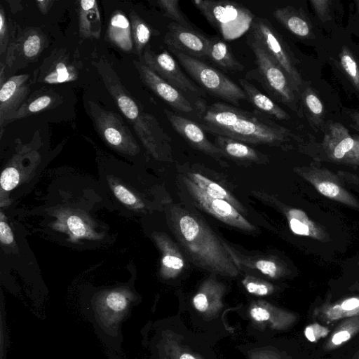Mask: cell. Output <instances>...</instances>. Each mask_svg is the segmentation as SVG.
Masks as SVG:
<instances>
[{"label":"cell","mask_w":359,"mask_h":359,"mask_svg":"<svg viewBox=\"0 0 359 359\" xmlns=\"http://www.w3.org/2000/svg\"><path fill=\"white\" fill-rule=\"evenodd\" d=\"M194 104L197 123L212 135L271 147L283 146L294 137L290 129L257 109L249 111L222 102Z\"/></svg>","instance_id":"obj_1"},{"label":"cell","mask_w":359,"mask_h":359,"mask_svg":"<svg viewBox=\"0 0 359 359\" xmlns=\"http://www.w3.org/2000/svg\"><path fill=\"white\" fill-rule=\"evenodd\" d=\"M171 229L191 262L215 274L234 278L240 269L220 238L197 215L174 206L170 210Z\"/></svg>","instance_id":"obj_2"},{"label":"cell","mask_w":359,"mask_h":359,"mask_svg":"<svg viewBox=\"0 0 359 359\" xmlns=\"http://www.w3.org/2000/svg\"><path fill=\"white\" fill-rule=\"evenodd\" d=\"M107 91L120 111L133 126L144 147L156 159L169 160L171 157V138L156 117L144 111L122 83L116 72L104 57L92 62Z\"/></svg>","instance_id":"obj_3"},{"label":"cell","mask_w":359,"mask_h":359,"mask_svg":"<svg viewBox=\"0 0 359 359\" xmlns=\"http://www.w3.org/2000/svg\"><path fill=\"white\" fill-rule=\"evenodd\" d=\"M192 3L224 41L243 36L255 18L251 11L234 1L194 0Z\"/></svg>","instance_id":"obj_4"},{"label":"cell","mask_w":359,"mask_h":359,"mask_svg":"<svg viewBox=\"0 0 359 359\" xmlns=\"http://www.w3.org/2000/svg\"><path fill=\"white\" fill-rule=\"evenodd\" d=\"M179 63L205 90L229 104L238 107L248 97L238 84L205 61L183 53H174Z\"/></svg>","instance_id":"obj_5"},{"label":"cell","mask_w":359,"mask_h":359,"mask_svg":"<svg viewBox=\"0 0 359 359\" xmlns=\"http://www.w3.org/2000/svg\"><path fill=\"white\" fill-rule=\"evenodd\" d=\"M247 43L255 58L258 79L275 99L296 109L294 106L296 90L287 75L279 64L266 52L262 45L249 34Z\"/></svg>","instance_id":"obj_6"},{"label":"cell","mask_w":359,"mask_h":359,"mask_svg":"<svg viewBox=\"0 0 359 359\" xmlns=\"http://www.w3.org/2000/svg\"><path fill=\"white\" fill-rule=\"evenodd\" d=\"M87 104L95 130L108 145L128 154L138 153L139 146L120 114L104 109L90 100Z\"/></svg>","instance_id":"obj_7"},{"label":"cell","mask_w":359,"mask_h":359,"mask_svg":"<svg viewBox=\"0 0 359 359\" xmlns=\"http://www.w3.org/2000/svg\"><path fill=\"white\" fill-rule=\"evenodd\" d=\"M249 34L257 39L283 68L296 90L302 84L301 76L279 34L266 18L255 17Z\"/></svg>","instance_id":"obj_8"},{"label":"cell","mask_w":359,"mask_h":359,"mask_svg":"<svg viewBox=\"0 0 359 359\" xmlns=\"http://www.w3.org/2000/svg\"><path fill=\"white\" fill-rule=\"evenodd\" d=\"M142 57L144 65L180 91L196 96H205V91L184 74L177 62L168 51L156 53L147 48Z\"/></svg>","instance_id":"obj_9"},{"label":"cell","mask_w":359,"mask_h":359,"mask_svg":"<svg viewBox=\"0 0 359 359\" xmlns=\"http://www.w3.org/2000/svg\"><path fill=\"white\" fill-rule=\"evenodd\" d=\"M183 181L195 203L204 211L232 227L255 231V226L229 202L210 197L188 177H184Z\"/></svg>","instance_id":"obj_10"},{"label":"cell","mask_w":359,"mask_h":359,"mask_svg":"<svg viewBox=\"0 0 359 359\" xmlns=\"http://www.w3.org/2000/svg\"><path fill=\"white\" fill-rule=\"evenodd\" d=\"M294 171L323 196L352 208H359L358 201L345 189L337 176L328 169L311 165L297 167Z\"/></svg>","instance_id":"obj_11"},{"label":"cell","mask_w":359,"mask_h":359,"mask_svg":"<svg viewBox=\"0 0 359 359\" xmlns=\"http://www.w3.org/2000/svg\"><path fill=\"white\" fill-rule=\"evenodd\" d=\"M133 64L141 81L175 110L184 114L195 113V104H192L182 91L165 81L142 61L133 60Z\"/></svg>","instance_id":"obj_12"},{"label":"cell","mask_w":359,"mask_h":359,"mask_svg":"<svg viewBox=\"0 0 359 359\" xmlns=\"http://www.w3.org/2000/svg\"><path fill=\"white\" fill-rule=\"evenodd\" d=\"M168 29L164 42L171 52L205 60L208 37L199 29L187 28L174 22L168 25Z\"/></svg>","instance_id":"obj_13"},{"label":"cell","mask_w":359,"mask_h":359,"mask_svg":"<svg viewBox=\"0 0 359 359\" xmlns=\"http://www.w3.org/2000/svg\"><path fill=\"white\" fill-rule=\"evenodd\" d=\"M29 74L15 75L1 85L0 128L13 121L17 111L26 102L30 91Z\"/></svg>","instance_id":"obj_14"},{"label":"cell","mask_w":359,"mask_h":359,"mask_svg":"<svg viewBox=\"0 0 359 359\" xmlns=\"http://www.w3.org/2000/svg\"><path fill=\"white\" fill-rule=\"evenodd\" d=\"M164 114L173 129L191 147L217 161L225 157L222 150L208 140L204 129L197 122L168 109H164Z\"/></svg>","instance_id":"obj_15"},{"label":"cell","mask_w":359,"mask_h":359,"mask_svg":"<svg viewBox=\"0 0 359 359\" xmlns=\"http://www.w3.org/2000/svg\"><path fill=\"white\" fill-rule=\"evenodd\" d=\"M355 144V138L339 122L330 124L322 142L323 148L330 160L344 164H346Z\"/></svg>","instance_id":"obj_16"},{"label":"cell","mask_w":359,"mask_h":359,"mask_svg":"<svg viewBox=\"0 0 359 359\" xmlns=\"http://www.w3.org/2000/svg\"><path fill=\"white\" fill-rule=\"evenodd\" d=\"M78 77L77 68L73 65L69 56L62 50H56L44 60L39 72L38 80L49 84L72 81Z\"/></svg>","instance_id":"obj_17"},{"label":"cell","mask_w":359,"mask_h":359,"mask_svg":"<svg viewBox=\"0 0 359 359\" xmlns=\"http://www.w3.org/2000/svg\"><path fill=\"white\" fill-rule=\"evenodd\" d=\"M228 253L236 266L260 272L274 279L285 276L287 269L284 264L274 256H246L236 250L224 241Z\"/></svg>","instance_id":"obj_18"},{"label":"cell","mask_w":359,"mask_h":359,"mask_svg":"<svg viewBox=\"0 0 359 359\" xmlns=\"http://www.w3.org/2000/svg\"><path fill=\"white\" fill-rule=\"evenodd\" d=\"M154 239L161 252V276L165 279L177 277L185 265L184 256L178 245L165 233L155 232Z\"/></svg>","instance_id":"obj_19"},{"label":"cell","mask_w":359,"mask_h":359,"mask_svg":"<svg viewBox=\"0 0 359 359\" xmlns=\"http://www.w3.org/2000/svg\"><path fill=\"white\" fill-rule=\"evenodd\" d=\"M313 316L329 324L334 321L359 316V295L348 297L316 307Z\"/></svg>","instance_id":"obj_20"},{"label":"cell","mask_w":359,"mask_h":359,"mask_svg":"<svg viewBox=\"0 0 359 359\" xmlns=\"http://www.w3.org/2000/svg\"><path fill=\"white\" fill-rule=\"evenodd\" d=\"M250 314L255 321L259 323H268L272 328L276 330H285L297 320V316L294 313L264 301L255 302L250 308Z\"/></svg>","instance_id":"obj_21"},{"label":"cell","mask_w":359,"mask_h":359,"mask_svg":"<svg viewBox=\"0 0 359 359\" xmlns=\"http://www.w3.org/2000/svg\"><path fill=\"white\" fill-rule=\"evenodd\" d=\"M285 216L290 230L297 235L327 242L330 236L325 229L311 220L302 210L289 208L285 210Z\"/></svg>","instance_id":"obj_22"},{"label":"cell","mask_w":359,"mask_h":359,"mask_svg":"<svg viewBox=\"0 0 359 359\" xmlns=\"http://www.w3.org/2000/svg\"><path fill=\"white\" fill-rule=\"evenodd\" d=\"M79 31L82 39H98L101 32V16L95 0H83L78 3Z\"/></svg>","instance_id":"obj_23"},{"label":"cell","mask_w":359,"mask_h":359,"mask_svg":"<svg viewBox=\"0 0 359 359\" xmlns=\"http://www.w3.org/2000/svg\"><path fill=\"white\" fill-rule=\"evenodd\" d=\"M205 60L226 70L239 72L244 66L235 57L231 48L223 39L209 36Z\"/></svg>","instance_id":"obj_24"},{"label":"cell","mask_w":359,"mask_h":359,"mask_svg":"<svg viewBox=\"0 0 359 359\" xmlns=\"http://www.w3.org/2000/svg\"><path fill=\"white\" fill-rule=\"evenodd\" d=\"M106 40L123 51L130 52L133 49L130 22L119 11H115L110 18Z\"/></svg>","instance_id":"obj_25"},{"label":"cell","mask_w":359,"mask_h":359,"mask_svg":"<svg viewBox=\"0 0 359 359\" xmlns=\"http://www.w3.org/2000/svg\"><path fill=\"white\" fill-rule=\"evenodd\" d=\"M224 291L222 283L212 278L206 279L193 297L194 306L201 313L216 311L222 306Z\"/></svg>","instance_id":"obj_26"},{"label":"cell","mask_w":359,"mask_h":359,"mask_svg":"<svg viewBox=\"0 0 359 359\" xmlns=\"http://www.w3.org/2000/svg\"><path fill=\"white\" fill-rule=\"evenodd\" d=\"M239 83L248 97V102H250L257 110L269 117H273L278 120L284 121L290 118L289 114L284 109L259 91L247 79H239Z\"/></svg>","instance_id":"obj_27"},{"label":"cell","mask_w":359,"mask_h":359,"mask_svg":"<svg viewBox=\"0 0 359 359\" xmlns=\"http://www.w3.org/2000/svg\"><path fill=\"white\" fill-rule=\"evenodd\" d=\"M215 144L220 148L225 156L255 163H266V155L250 147L249 144L230 137L217 135Z\"/></svg>","instance_id":"obj_28"},{"label":"cell","mask_w":359,"mask_h":359,"mask_svg":"<svg viewBox=\"0 0 359 359\" xmlns=\"http://www.w3.org/2000/svg\"><path fill=\"white\" fill-rule=\"evenodd\" d=\"M275 19L294 35L308 37L311 33V25L306 18L292 6L278 8L273 12Z\"/></svg>","instance_id":"obj_29"},{"label":"cell","mask_w":359,"mask_h":359,"mask_svg":"<svg viewBox=\"0 0 359 359\" xmlns=\"http://www.w3.org/2000/svg\"><path fill=\"white\" fill-rule=\"evenodd\" d=\"M188 177L210 197L226 201L241 214H247L248 212L244 205L217 182L197 172L188 173Z\"/></svg>","instance_id":"obj_30"},{"label":"cell","mask_w":359,"mask_h":359,"mask_svg":"<svg viewBox=\"0 0 359 359\" xmlns=\"http://www.w3.org/2000/svg\"><path fill=\"white\" fill-rule=\"evenodd\" d=\"M359 333V316L343 319L332 330L324 343L326 351L338 348Z\"/></svg>","instance_id":"obj_31"},{"label":"cell","mask_w":359,"mask_h":359,"mask_svg":"<svg viewBox=\"0 0 359 359\" xmlns=\"http://www.w3.org/2000/svg\"><path fill=\"white\" fill-rule=\"evenodd\" d=\"M128 304L129 299L123 292L113 291L104 298L99 312L104 323L111 324L122 316Z\"/></svg>","instance_id":"obj_32"},{"label":"cell","mask_w":359,"mask_h":359,"mask_svg":"<svg viewBox=\"0 0 359 359\" xmlns=\"http://www.w3.org/2000/svg\"><path fill=\"white\" fill-rule=\"evenodd\" d=\"M60 102L61 99L53 92L32 96L19 109L13 121L49 109Z\"/></svg>","instance_id":"obj_33"},{"label":"cell","mask_w":359,"mask_h":359,"mask_svg":"<svg viewBox=\"0 0 359 359\" xmlns=\"http://www.w3.org/2000/svg\"><path fill=\"white\" fill-rule=\"evenodd\" d=\"M45 44V37L36 29H30L22 36L15 47H19L27 60H34L40 54Z\"/></svg>","instance_id":"obj_34"},{"label":"cell","mask_w":359,"mask_h":359,"mask_svg":"<svg viewBox=\"0 0 359 359\" xmlns=\"http://www.w3.org/2000/svg\"><path fill=\"white\" fill-rule=\"evenodd\" d=\"M131 33L135 50L142 56L149 42L151 31L148 25L134 11L130 14Z\"/></svg>","instance_id":"obj_35"},{"label":"cell","mask_w":359,"mask_h":359,"mask_svg":"<svg viewBox=\"0 0 359 359\" xmlns=\"http://www.w3.org/2000/svg\"><path fill=\"white\" fill-rule=\"evenodd\" d=\"M179 3V0H159L155 2L163 14L174 22L187 28L198 29L181 11Z\"/></svg>","instance_id":"obj_36"},{"label":"cell","mask_w":359,"mask_h":359,"mask_svg":"<svg viewBox=\"0 0 359 359\" xmlns=\"http://www.w3.org/2000/svg\"><path fill=\"white\" fill-rule=\"evenodd\" d=\"M242 283L249 293L257 296L271 294L275 290L270 283L250 275L243 279Z\"/></svg>","instance_id":"obj_37"},{"label":"cell","mask_w":359,"mask_h":359,"mask_svg":"<svg viewBox=\"0 0 359 359\" xmlns=\"http://www.w3.org/2000/svg\"><path fill=\"white\" fill-rule=\"evenodd\" d=\"M341 65L354 86L359 90V67L348 48H344L340 53Z\"/></svg>","instance_id":"obj_38"},{"label":"cell","mask_w":359,"mask_h":359,"mask_svg":"<svg viewBox=\"0 0 359 359\" xmlns=\"http://www.w3.org/2000/svg\"><path fill=\"white\" fill-rule=\"evenodd\" d=\"M304 102L311 115L320 118L323 113V105L320 100L310 88L303 94Z\"/></svg>","instance_id":"obj_39"},{"label":"cell","mask_w":359,"mask_h":359,"mask_svg":"<svg viewBox=\"0 0 359 359\" xmlns=\"http://www.w3.org/2000/svg\"><path fill=\"white\" fill-rule=\"evenodd\" d=\"M20 180V175L18 170L14 167L5 168L1 175V186L5 191H11L15 188Z\"/></svg>","instance_id":"obj_40"},{"label":"cell","mask_w":359,"mask_h":359,"mask_svg":"<svg viewBox=\"0 0 359 359\" xmlns=\"http://www.w3.org/2000/svg\"><path fill=\"white\" fill-rule=\"evenodd\" d=\"M113 190L115 196L123 203L136 208L142 207V205L138 204L137 198L123 186L116 184L113 187Z\"/></svg>","instance_id":"obj_41"},{"label":"cell","mask_w":359,"mask_h":359,"mask_svg":"<svg viewBox=\"0 0 359 359\" xmlns=\"http://www.w3.org/2000/svg\"><path fill=\"white\" fill-rule=\"evenodd\" d=\"M8 27L4 10H0V50L1 54L7 51L8 43Z\"/></svg>","instance_id":"obj_42"},{"label":"cell","mask_w":359,"mask_h":359,"mask_svg":"<svg viewBox=\"0 0 359 359\" xmlns=\"http://www.w3.org/2000/svg\"><path fill=\"white\" fill-rule=\"evenodd\" d=\"M69 231L75 237H82L86 233V229L82 219L76 215L70 216L67 219Z\"/></svg>","instance_id":"obj_43"},{"label":"cell","mask_w":359,"mask_h":359,"mask_svg":"<svg viewBox=\"0 0 359 359\" xmlns=\"http://www.w3.org/2000/svg\"><path fill=\"white\" fill-rule=\"evenodd\" d=\"M331 1L328 0H313L311 1L316 13L319 18L323 22L328 20L330 15V4Z\"/></svg>","instance_id":"obj_44"},{"label":"cell","mask_w":359,"mask_h":359,"mask_svg":"<svg viewBox=\"0 0 359 359\" xmlns=\"http://www.w3.org/2000/svg\"><path fill=\"white\" fill-rule=\"evenodd\" d=\"M0 240L4 244H11L13 241V232L7 223L1 220Z\"/></svg>","instance_id":"obj_45"},{"label":"cell","mask_w":359,"mask_h":359,"mask_svg":"<svg viewBox=\"0 0 359 359\" xmlns=\"http://www.w3.org/2000/svg\"><path fill=\"white\" fill-rule=\"evenodd\" d=\"M251 359H290L286 355H283L280 353L275 351H259L255 353Z\"/></svg>","instance_id":"obj_46"},{"label":"cell","mask_w":359,"mask_h":359,"mask_svg":"<svg viewBox=\"0 0 359 359\" xmlns=\"http://www.w3.org/2000/svg\"><path fill=\"white\" fill-rule=\"evenodd\" d=\"M355 140V147L349 155L346 164L359 165V137L356 136L354 137Z\"/></svg>","instance_id":"obj_47"},{"label":"cell","mask_w":359,"mask_h":359,"mask_svg":"<svg viewBox=\"0 0 359 359\" xmlns=\"http://www.w3.org/2000/svg\"><path fill=\"white\" fill-rule=\"evenodd\" d=\"M53 0H37L36 1V5L39 9V11L43 14H46L50 8H51L53 4Z\"/></svg>","instance_id":"obj_48"},{"label":"cell","mask_w":359,"mask_h":359,"mask_svg":"<svg viewBox=\"0 0 359 359\" xmlns=\"http://www.w3.org/2000/svg\"><path fill=\"white\" fill-rule=\"evenodd\" d=\"M351 119L353 125L359 129V112H351L350 113Z\"/></svg>","instance_id":"obj_49"},{"label":"cell","mask_w":359,"mask_h":359,"mask_svg":"<svg viewBox=\"0 0 359 359\" xmlns=\"http://www.w3.org/2000/svg\"><path fill=\"white\" fill-rule=\"evenodd\" d=\"M180 359H196L192 355L185 353L181 355Z\"/></svg>","instance_id":"obj_50"},{"label":"cell","mask_w":359,"mask_h":359,"mask_svg":"<svg viewBox=\"0 0 359 359\" xmlns=\"http://www.w3.org/2000/svg\"><path fill=\"white\" fill-rule=\"evenodd\" d=\"M351 359H359V349L355 352Z\"/></svg>","instance_id":"obj_51"}]
</instances>
